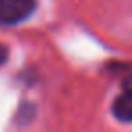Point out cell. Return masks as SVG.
Masks as SVG:
<instances>
[{
    "label": "cell",
    "instance_id": "3",
    "mask_svg": "<svg viewBox=\"0 0 132 132\" xmlns=\"http://www.w3.org/2000/svg\"><path fill=\"white\" fill-rule=\"evenodd\" d=\"M7 56H9V51H7V47H6L4 44H0V65H2V63H6Z\"/></svg>",
    "mask_w": 132,
    "mask_h": 132
},
{
    "label": "cell",
    "instance_id": "1",
    "mask_svg": "<svg viewBox=\"0 0 132 132\" xmlns=\"http://www.w3.org/2000/svg\"><path fill=\"white\" fill-rule=\"evenodd\" d=\"M36 9V0H0V24L15 26L27 20Z\"/></svg>",
    "mask_w": 132,
    "mask_h": 132
},
{
    "label": "cell",
    "instance_id": "2",
    "mask_svg": "<svg viewBox=\"0 0 132 132\" xmlns=\"http://www.w3.org/2000/svg\"><path fill=\"white\" fill-rule=\"evenodd\" d=\"M112 114L116 119L132 123V89L119 94L112 103Z\"/></svg>",
    "mask_w": 132,
    "mask_h": 132
}]
</instances>
